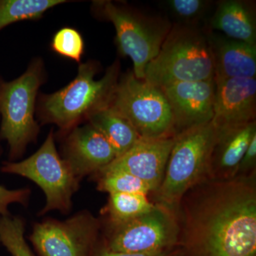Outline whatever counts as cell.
I'll list each match as a JSON object with an SVG mask.
<instances>
[{
	"label": "cell",
	"mask_w": 256,
	"mask_h": 256,
	"mask_svg": "<svg viewBox=\"0 0 256 256\" xmlns=\"http://www.w3.org/2000/svg\"><path fill=\"white\" fill-rule=\"evenodd\" d=\"M94 176L97 180V188L108 194H140L148 196L151 188L140 178L121 171L101 170Z\"/></svg>",
	"instance_id": "cell-21"
},
{
	"label": "cell",
	"mask_w": 256,
	"mask_h": 256,
	"mask_svg": "<svg viewBox=\"0 0 256 256\" xmlns=\"http://www.w3.org/2000/svg\"><path fill=\"white\" fill-rule=\"evenodd\" d=\"M43 80V64L36 60L18 78L0 80V139L9 146L10 160L22 156L36 139L40 128L34 120L35 106Z\"/></svg>",
	"instance_id": "cell-6"
},
{
	"label": "cell",
	"mask_w": 256,
	"mask_h": 256,
	"mask_svg": "<svg viewBox=\"0 0 256 256\" xmlns=\"http://www.w3.org/2000/svg\"><path fill=\"white\" fill-rule=\"evenodd\" d=\"M174 139L175 137L156 140L140 138L129 150L101 170L132 174L146 183L153 194L162 181Z\"/></svg>",
	"instance_id": "cell-13"
},
{
	"label": "cell",
	"mask_w": 256,
	"mask_h": 256,
	"mask_svg": "<svg viewBox=\"0 0 256 256\" xmlns=\"http://www.w3.org/2000/svg\"><path fill=\"white\" fill-rule=\"evenodd\" d=\"M176 210L156 204L144 214L121 223H106L100 244L112 252L148 254L178 248Z\"/></svg>",
	"instance_id": "cell-9"
},
{
	"label": "cell",
	"mask_w": 256,
	"mask_h": 256,
	"mask_svg": "<svg viewBox=\"0 0 256 256\" xmlns=\"http://www.w3.org/2000/svg\"><path fill=\"white\" fill-rule=\"evenodd\" d=\"M256 173V136L244 153L237 170L236 176H248Z\"/></svg>",
	"instance_id": "cell-26"
},
{
	"label": "cell",
	"mask_w": 256,
	"mask_h": 256,
	"mask_svg": "<svg viewBox=\"0 0 256 256\" xmlns=\"http://www.w3.org/2000/svg\"><path fill=\"white\" fill-rule=\"evenodd\" d=\"M156 204L140 194H109L108 200L102 213L106 223L127 222L154 208Z\"/></svg>",
	"instance_id": "cell-19"
},
{
	"label": "cell",
	"mask_w": 256,
	"mask_h": 256,
	"mask_svg": "<svg viewBox=\"0 0 256 256\" xmlns=\"http://www.w3.org/2000/svg\"><path fill=\"white\" fill-rule=\"evenodd\" d=\"M30 194L31 190L28 188L9 190L0 185V216L10 215L9 207L13 204L26 205L30 200Z\"/></svg>",
	"instance_id": "cell-25"
},
{
	"label": "cell",
	"mask_w": 256,
	"mask_h": 256,
	"mask_svg": "<svg viewBox=\"0 0 256 256\" xmlns=\"http://www.w3.org/2000/svg\"><path fill=\"white\" fill-rule=\"evenodd\" d=\"M64 152V160L80 180L95 175L116 158L108 141L89 124L70 130Z\"/></svg>",
	"instance_id": "cell-14"
},
{
	"label": "cell",
	"mask_w": 256,
	"mask_h": 256,
	"mask_svg": "<svg viewBox=\"0 0 256 256\" xmlns=\"http://www.w3.org/2000/svg\"><path fill=\"white\" fill-rule=\"evenodd\" d=\"M87 120L108 141L116 158L124 154L140 139L132 124L110 106L90 114Z\"/></svg>",
	"instance_id": "cell-18"
},
{
	"label": "cell",
	"mask_w": 256,
	"mask_h": 256,
	"mask_svg": "<svg viewBox=\"0 0 256 256\" xmlns=\"http://www.w3.org/2000/svg\"><path fill=\"white\" fill-rule=\"evenodd\" d=\"M98 67L94 62L80 64L76 77L66 86L43 96L38 107L43 122L69 131L90 114L109 107L118 84L120 64L116 60L102 78L96 80Z\"/></svg>",
	"instance_id": "cell-2"
},
{
	"label": "cell",
	"mask_w": 256,
	"mask_h": 256,
	"mask_svg": "<svg viewBox=\"0 0 256 256\" xmlns=\"http://www.w3.org/2000/svg\"><path fill=\"white\" fill-rule=\"evenodd\" d=\"M52 50L65 58L80 62L84 52V38L80 32L72 28L58 30L52 38Z\"/></svg>",
	"instance_id": "cell-24"
},
{
	"label": "cell",
	"mask_w": 256,
	"mask_h": 256,
	"mask_svg": "<svg viewBox=\"0 0 256 256\" xmlns=\"http://www.w3.org/2000/svg\"><path fill=\"white\" fill-rule=\"evenodd\" d=\"M144 80L159 88L214 80V60L204 26L173 23L159 53L146 66Z\"/></svg>",
	"instance_id": "cell-3"
},
{
	"label": "cell",
	"mask_w": 256,
	"mask_h": 256,
	"mask_svg": "<svg viewBox=\"0 0 256 256\" xmlns=\"http://www.w3.org/2000/svg\"><path fill=\"white\" fill-rule=\"evenodd\" d=\"M92 10L99 18L114 24L119 53L130 58L133 74L144 80L146 66L159 53L172 23L160 15L112 1L92 2Z\"/></svg>",
	"instance_id": "cell-5"
},
{
	"label": "cell",
	"mask_w": 256,
	"mask_h": 256,
	"mask_svg": "<svg viewBox=\"0 0 256 256\" xmlns=\"http://www.w3.org/2000/svg\"><path fill=\"white\" fill-rule=\"evenodd\" d=\"M214 60V82L256 78V46L207 30Z\"/></svg>",
	"instance_id": "cell-15"
},
{
	"label": "cell",
	"mask_w": 256,
	"mask_h": 256,
	"mask_svg": "<svg viewBox=\"0 0 256 256\" xmlns=\"http://www.w3.org/2000/svg\"><path fill=\"white\" fill-rule=\"evenodd\" d=\"M206 30L256 46L255 1L222 0L204 24Z\"/></svg>",
	"instance_id": "cell-16"
},
{
	"label": "cell",
	"mask_w": 256,
	"mask_h": 256,
	"mask_svg": "<svg viewBox=\"0 0 256 256\" xmlns=\"http://www.w3.org/2000/svg\"><path fill=\"white\" fill-rule=\"evenodd\" d=\"M24 222L13 216H0V242L12 256H35L24 238Z\"/></svg>",
	"instance_id": "cell-23"
},
{
	"label": "cell",
	"mask_w": 256,
	"mask_h": 256,
	"mask_svg": "<svg viewBox=\"0 0 256 256\" xmlns=\"http://www.w3.org/2000/svg\"><path fill=\"white\" fill-rule=\"evenodd\" d=\"M65 0H0V31L12 24L36 20Z\"/></svg>",
	"instance_id": "cell-20"
},
{
	"label": "cell",
	"mask_w": 256,
	"mask_h": 256,
	"mask_svg": "<svg viewBox=\"0 0 256 256\" xmlns=\"http://www.w3.org/2000/svg\"><path fill=\"white\" fill-rule=\"evenodd\" d=\"M110 107L132 124L142 139L176 136L171 108L161 89L130 70L119 79Z\"/></svg>",
	"instance_id": "cell-7"
},
{
	"label": "cell",
	"mask_w": 256,
	"mask_h": 256,
	"mask_svg": "<svg viewBox=\"0 0 256 256\" xmlns=\"http://www.w3.org/2000/svg\"><path fill=\"white\" fill-rule=\"evenodd\" d=\"M165 9L176 20L174 23L188 26H201L206 22L214 2L210 0H168Z\"/></svg>",
	"instance_id": "cell-22"
},
{
	"label": "cell",
	"mask_w": 256,
	"mask_h": 256,
	"mask_svg": "<svg viewBox=\"0 0 256 256\" xmlns=\"http://www.w3.org/2000/svg\"><path fill=\"white\" fill-rule=\"evenodd\" d=\"M1 171L28 178L42 188L46 204L40 214L56 210L66 214L72 208V198L78 190L80 180L58 154L53 131L36 152L18 162H5Z\"/></svg>",
	"instance_id": "cell-8"
},
{
	"label": "cell",
	"mask_w": 256,
	"mask_h": 256,
	"mask_svg": "<svg viewBox=\"0 0 256 256\" xmlns=\"http://www.w3.org/2000/svg\"><path fill=\"white\" fill-rule=\"evenodd\" d=\"M160 88L171 108L176 136L213 118L216 90L214 80L176 82Z\"/></svg>",
	"instance_id": "cell-11"
},
{
	"label": "cell",
	"mask_w": 256,
	"mask_h": 256,
	"mask_svg": "<svg viewBox=\"0 0 256 256\" xmlns=\"http://www.w3.org/2000/svg\"><path fill=\"white\" fill-rule=\"evenodd\" d=\"M215 82L212 122L217 132L256 121V78H232Z\"/></svg>",
	"instance_id": "cell-12"
},
{
	"label": "cell",
	"mask_w": 256,
	"mask_h": 256,
	"mask_svg": "<svg viewBox=\"0 0 256 256\" xmlns=\"http://www.w3.org/2000/svg\"><path fill=\"white\" fill-rule=\"evenodd\" d=\"M216 138L212 121L175 136L162 181L153 194V203L178 212L184 195L208 178L210 154Z\"/></svg>",
	"instance_id": "cell-4"
},
{
	"label": "cell",
	"mask_w": 256,
	"mask_h": 256,
	"mask_svg": "<svg viewBox=\"0 0 256 256\" xmlns=\"http://www.w3.org/2000/svg\"><path fill=\"white\" fill-rule=\"evenodd\" d=\"M100 228V220L85 210L64 220L35 224L30 240L40 256H90Z\"/></svg>",
	"instance_id": "cell-10"
},
{
	"label": "cell",
	"mask_w": 256,
	"mask_h": 256,
	"mask_svg": "<svg viewBox=\"0 0 256 256\" xmlns=\"http://www.w3.org/2000/svg\"><path fill=\"white\" fill-rule=\"evenodd\" d=\"M100 240V239H99ZM178 249L164 250V252H148V254H134V252H112L104 247L100 242L92 250L90 256H178Z\"/></svg>",
	"instance_id": "cell-27"
},
{
	"label": "cell",
	"mask_w": 256,
	"mask_h": 256,
	"mask_svg": "<svg viewBox=\"0 0 256 256\" xmlns=\"http://www.w3.org/2000/svg\"><path fill=\"white\" fill-rule=\"evenodd\" d=\"M176 212L178 256H256V173L204 180Z\"/></svg>",
	"instance_id": "cell-1"
},
{
	"label": "cell",
	"mask_w": 256,
	"mask_h": 256,
	"mask_svg": "<svg viewBox=\"0 0 256 256\" xmlns=\"http://www.w3.org/2000/svg\"><path fill=\"white\" fill-rule=\"evenodd\" d=\"M255 136L256 121L223 132H216L210 154L208 178L224 180L236 178L240 160Z\"/></svg>",
	"instance_id": "cell-17"
}]
</instances>
